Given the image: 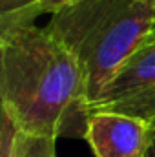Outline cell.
I'll list each match as a JSON object with an SVG mask.
<instances>
[{
  "mask_svg": "<svg viewBox=\"0 0 155 157\" xmlns=\"http://www.w3.org/2000/svg\"><path fill=\"white\" fill-rule=\"evenodd\" d=\"M2 110L26 135L86 139L91 117L84 71L44 26L0 35Z\"/></svg>",
  "mask_w": 155,
  "mask_h": 157,
  "instance_id": "1",
  "label": "cell"
},
{
  "mask_svg": "<svg viewBox=\"0 0 155 157\" xmlns=\"http://www.w3.org/2000/svg\"><path fill=\"white\" fill-rule=\"evenodd\" d=\"M46 28L78 60L91 106L146 42L155 28V13L144 0H77L53 13Z\"/></svg>",
  "mask_w": 155,
  "mask_h": 157,
  "instance_id": "2",
  "label": "cell"
},
{
  "mask_svg": "<svg viewBox=\"0 0 155 157\" xmlns=\"http://www.w3.org/2000/svg\"><path fill=\"white\" fill-rule=\"evenodd\" d=\"M93 112L142 119L155 128V44H142L102 88Z\"/></svg>",
  "mask_w": 155,
  "mask_h": 157,
  "instance_id": "3",
  "label": "cell"
},
{
  "mask_svg": "<svg viewBox=\"0 0 155 157\" xmlns=\"http://www.w3.org/2000/svg\"><path fill=\"white\" fill-rule=\"evenodd\" d=\"M153 135V126L142 119L93 112L86 141L95 157H148Z\"/></svg>",
  "mask_w": 155,
  "mask_h": 157,
  "instance_id": "4",
  "label": "cell"
},
{
  "mask_svg": "<svg viewBox=\"0 0 155 157\" xmlns=\"http://www.w3.org/2000/svg\"><path fill=\"white\" fill-rule=\"evenodd\" d=\"M42 15L40 0H0V35L17 28L35 26Z\"/></svg>",
  "mask_w": 155,
  "mask_h": 157,
  "instance_id": "5",
  "label": "cell"
},
{
  "mask_svg": "<svg viewBox=\"0 0 155 157\" xmlns=\"http://www.w3.org/2000/svg\"><path fill=\"white\" fill-rule=\"evenodd\" d=\"M0 157H20V130L4 110L0 119Z\"/></svg>",
  "mask_w": 155,
  "mask_h": 157,
  "instance_id": "6",
  "label": "cell"
},
{
  "mask_svg": "<svg viewBox=\"0 0 155 157\" xmlns=\"http://www.w3.org/2000/svg\"><path fill=\"white\" fill-rule=\"evenodd\" d=\"M57 139L26 135L20 132V157H57L55 152Z\"/></svg>",
  "mask_w": 155,
  "mask_h": 157,
  "instance_id": "7",
  "label": "cell"
},
{
  "mask_svg": "<svg viewBox=\"0 0 155 157\" xmlns=\"http://www.w3.org/2000/svg\"><path fill=\"white\" fill-rule=\"evenodd\" d=\"M73 2H77V0H40V9H42V13H51L53 15V13L64 9L66 6H70Z\"/></svg>",
  "mask_w": 155,
  "mask_h": 157,
  "instance_id": "8",
  "label": "cell"
},
{
  "mask_svg": "<svg viewBox=\"0 0 155 157\" xmlns=\"http://www.w3.org/2000/svg\"><path fill=\"white\" fill-rule=\"evenodd\" d=\"M144 44H155V28L152 29V33L148 35V39H146V42Z\"/></svg>",
  "mask_w": 155,
  "mask_h": 157,
  "instance_id": "9",
  "label": "cell"
},
{
  "mask_svg": "<svg viewBox=\"0 0 155 157\" xmlns=\"http://www.w3.org/2000/svg\"><path fill=\"white\" fill-rule=\"evenodd\" d=\"M144 2H146V4H148L152 9H153V13H155V0H144Z\"/></svg>",
  "mask_w": 155,
  "mask_h": 157,
  "instance_id": "10",
  "label": "cell"
},
{
  "mask_svg": "<svg viewBox=\"0 0 155 157\" xmlns=\"http://www.w3.org/2000/svg\"><path fill=\"white\" fill-rule=\"evenodd\" d=\"M150 157H155V135H153V144H152V150H150Z\"/></svg>",
  "mask_w": 155,
  "mask_h": 157,
  "instance_id": "11",
  "label": "cell"
},
{
  "mask_svg": "<svg viewBox=\"0 0 155 157\" xmlns=\"http://www.w3.org/2000/svg\"><path fill=\"white\" fill-rule=\"evenodd\" d=\"M153 130H155V128H153Z\"/></svg>",
  "mask_w": 155,
  "mask_h": 157,
  "instance_id": "12",
  "label": "cell"
},
{
  "mask_svg": "<svg viewBox=\"0 0 155 157\" xmlns=\"http://www.w3.org/2000/svg\"><path fill=\"white\" fill-rule=\"evenodd\" d=\"M148 157H150V155H148Z\"/></svg>",
  "mask_w": 155,
  "mask_h": 157,
  "instance_id": "13",
  "label": "cell"
}]
</instances>
